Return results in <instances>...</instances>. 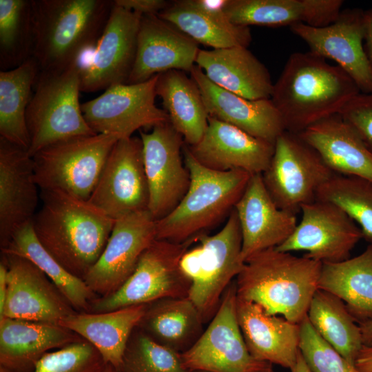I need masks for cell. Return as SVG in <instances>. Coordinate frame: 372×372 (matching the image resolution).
<instances>
[{"mask_svg":"<svg viewBox=\"0 0 372 372\" xmlns=\"http://www.w3.org/2000/svg\"><path fill=\"white\" fill-rule=\"evenodd\" d=\"M361 92L341 68L311 52H296L273 84L271 101L285 131L299 134L335 114Z\"/></svg>","mask_w":372,"mask_h":372,"instance_id":"cell-1","label":"cell"},{"mask_svg":"<svg viewBox=\"0 0 372 372\" xmlns=\"http://www.w3.org/2000/svg\"><path fill=\"white\" fill-rule=\"evenodd\" d=\"M41 191L42 206L32 220L34 231L68 272L83 280L103 252L114 220L87 200Z\"/></svg>","mask_w":372,"mask_h":372,"instance_id":"cell-2","label":"cell"},{"mask_svg":"<svg viewBox=\"0 0 372 372\" xmlns=\"http://www.w3.org/2000/svg\"><path fill=\"white\" fill-rule=\"evenodd\" d=\"M322 263L268 249L250 257L236 278L237 298L300 324L318 289Z\"/></svg>","mask_w":372,"mask_h":372,"instance_id":"cell-3","label":"cell"},{"mask_svg":"<svg viewBox=\"0 0 372 372\" xmlns=\"http://www.w3.org/2000/svg\"><path fill=\"white\" fill-rule=\"evenodd\" d=\"M32 56L40 72L62 71L78 64L99 41L114 3L110 0H31Z\"/></svg>","mask_w":372,"mask_h":372,"instance_id":"cell-4","label":"cell"},{"mask_svg":"<svg viewBox=\"0 0 372 372\" xmlns=\"http://www.w3.org/2000/svg\"><path fill=\"white\" fill-rule=\"evenodd\" d=\"M190 183L178 205L156 220V239L183 242L213 227L234 209L251 174L241 169L220 172L200 163L187 145L183 148Z\"/></svg>","mask_w":372,"mask_h":372,"instance_id":"cell-5","label":"cell"},{"mask_svg":"<svg viewBox=\"0 0 372 372\" xmlns=\"http://www.w3.org/2000/svg\"><path fill=\"white\" fill-rule=\"evenodd\" d=\"M198 245L182 256L180 265L191 282L188 298L200 312L205 323L216 314L222 297L242 271V234L234 209L220 231L214 235L201 233Z\"/></svg>","mask_w":372,"mask_h":372,"instance_id":"cell-6","label":"cell"},{"mask_svg":"<svg viewBox=\"0 0 372 372\" xmlns=\"http://www.w3.org/2000/svg\"><path fill=\"white\" fill-rule=\"evenodd\" d=\"M81 67L78 63L62 71L39 72L26 111L32 157L56 142L96 134L86 123L79 101Z\"/></svg>","mask_w":372,"mask_h":372,"instance_id":"cell-7","label":"cell"},{"mask_svg":"<svg viewBox=\"0 0 372 372\" xmlns=\"http://www.w3.org/2000/svg\"><path fill=\"white\" fill-rule=\"evenodd\" d=\"M119 139L99 134L61 141L41 149L32 156L39 188L87 200Z\"/></svg>","mask_w":372,"mask_h":372,"instance_id":"cell-8","label":"cell"},{"mask_svg":"<svg viewBox=\"0 0 372 372\" xmlns=\"http://www.w3.org/2000/svg\"><path fill=\"white\" fill-rule=\"evenodd\" d=\"M196 242V236L183 242L156 239L143 253L126 282L114 293L94 300L90 312L147 304L166 298H187L191 282L180 262Z\"/></svg>","mask_w":372,"mask_h":372,"instance_id":"cell-9","label":"cell"},{"mask_svg":"<svg viewBox=\"0 0 372 372\" xmlns=\"http://www.w3.org/2000/svg\"><path fill=\"white\" fill-rule=\"evenodd\" d=\"M334 174L311 147L285 131L262 176L277 207L296 215L303 205L316 199L319 188Z\"/></svg>","mask_w":372,"mask_h":372,"instance_id":"cell-10","label":"cell"},{"mask_svg":"<svg viewBox=\"0 0 372 372\" xmlns=\"http://www.w3.org/2000/svg\"><path fill=\"white\" fill-rule=\"evenodd\" d=\"M236 302L234 280L225 290L216 314L198 340L180 353L187 371L259 372L271 365L256 360L250 354L239 326Z\"/></svg>","mask_w":372,"mask_h":372,"instance_id":"cell-11","label":"cell"},{"mask_svg":"<svg viewBox=\"0 0 372 372\" xmlns=\"http://www.w3.org/2000/svg\"><path fill=\"white\" fill-rule=\"evenodd\" d=\"M158 74L135 84H116L97 98L81 104L84 118L96 133L120 139L132 136L141 128L169 122L165 110L155 104Z\"/></svg>","mask_w":372,"mask_h":372,"instance_id":"cell-12","label":"cell"},{"mask_svg":"<svg viewBox=\"0 0 372 372\" xmlns=\"http://www.w3.org/2000/svg\"><path fill=\"white\" fill-rule=\"evenodd\" d=\"M87 201L113 220L148 210L149 194L140 137L116 142Z\"/></svg>","mask_w":372,"mask_h":372,"instance_id":"cell-13","label":"cell"},{"mask_svg":"<svg viewBox=\"0 0 372 372\" xmlns=\"http://www.w3.org/2000/svg\"><path fill=\"white\" fill-rule=\"evenodd\" d=\"M147 180L148 210L156 220L169 214L188 190L190 177L183 159V137L169 122L139 130Z\"/></svg>","mask_w":372,"mask_h":372,"instance_id":"cell-14","label":"cell"},{"mask_svg":"<svg viewBox=\"0 0 372 372\" xmlns=\"http://www.w3.org/2000/svg\"><path fill=\"white\" fill-rule=\"evenodd\" d=\"M302 218L291 235L276 249L280 251H304V255L322 263L350 258L362 238L360 227L339 207L315 200L301 207Z\"/></svg>","mask_w":372,"mask_h":372,"instance_id":"cell-15","label":"cell"},{"mask_svg":"<svg viewBox=\"0 0 372 372\" xmlns=\"http://www.w3.org/2000/svg\"><path fill=\"white\" fill-rule=\"evenodd\" d=\"M156 239V220L149 210L114 220L103 252L83 280L99 297L114 293L132 274L141 255Z\"/></svg>","mask_w":372,"mask_h":372,"instance_id":"cell-16","label":"cell"},{"mask_svg":"<svg viewBox=\"0 0 372 372\" xmlns=\"http://www.w3.org/2000/svg\"><path fill=\"white\" fill-rule=\"evenodd\" d=\"M364 10H342L338 17L324 27L303 23L291 31L303 40L310 52L334 61L354 81L362 93H372V66L364 50Z\"/></svg>","mask_w":372,"mask_h":372,"instance_id":"cell-17","label":"cell"},{"mask_svg":"<svg viewBox=\"0 0 372 372\" xmlns=\"http://www.w3.org/2000/svg\"><path fill=\"white\" fill-rule=\"evenodd\" d=\"M142 16L114 3L90 63L81 67V92L127 83L136 58Z\"/></svg>","mask_w":372,"mask_h":372,"instance_id":"cell-18","label":"cell"},{"mask_svg":"<svg viewBox=\"0 0 372 372\" xmlns=\"http://www.w3.org/2000/svg\"><path fill=\"white\" fill-rule=\"evenodd\" d=\"M8 267L3 318L57 324L76 311L56 285L26 258L3 254Z\"/></svg>","mask_w":372,"mask_h":372,"instance_id":"cell-19","label":"cell"},{"mask_svg":"<svg viewBox=\"0 0 372 372\" xmlns=\"http://www.w3.org/2000/svg\"><path fill=\"white\" fill-rule=\"evenodd\" d=\"M199 44L158 15H143L134 63L126 84L145 82L172 70L190 72Z\"/></svg>","mask_w":372,"mask_h":372,"instance_id":"cell-20","label":"cell"},{"mask_svg":"<svg viewBox=\"0 0 372 372\" xmlns=\"http://www.w3.org/2000/svg\"><path fill=\"white\" fill-rule=\"evenodd\" d=\"M188 147L195 158L208 168L220 172L241 169L251 175L266 170L274 152L273 143L209 116L200 141Z\"/></svg>","mask_w":372,"mask_h":372,"instance_id":"cell-21","label":"cell"},{"mask_svg":"<svg viewBox=\"0 0 372 372\" xmlns=\"http://www.w3.org/2000/svg\"><path fill=\"white\" fill-rule=\"evenodd\" d=\"M242 234V258L245 262L262 251L285 242L297 226L296 216L275 204L262 174H252L234 207Z\"/></svg>","mask_w":372,"mask_h":372,"instance_id":"cell-22","label":"cell"},{"mask_svg":"<svg viewBox=\"0 0 372 372\" xmlns=\"http://www.w3.org/2000/svg\"><path fill=\"white\" fill-rule=\"evenodd\" d=\"M32 157L28 150L0 138V242L32 221L39 201Z\"/></svg>","mask_w":372,"mask_h":372,"instance_id":"cell-23","label":"cell"},{"mask_svg":"<svg viewBox=\"0 0 372 372\" xmlns=\"http://www.w3.org/2000/svg\"><path fill=\"white\" fill-rule=\"evenodd\" d=\"M189 73L200 89L209 116L273 144L285 131L281 116L271 99L250 100L223 89L196 65Z\"/></svg>","mask_w":372,"mask_h":372,"instance_id":"cell-24","label":"cell"},{"mask_svg":"<svg viewBox=\"0 0 372 372\" xmlns=\"http://www.w3.org/2000/svg\"><path fill=\"white\" fill-rule=\"evenodd\" d=\"M236 311L251 356L260 362L292 369L300 352V324L268 314L259 304L238 298Z\"/></svg>","mask_w":372,"mask_h":372,"instance_id":"cell-25","label":"cell"},{"mask_svg":"<svg viewBox=\"0 0 372 372\" xmlns=\"http://www.w3.org/2000/svg\"><path fill=\"white\" fill-rule=\"evenodd\" d=\"M81 340L57 324L3 318L0 320V372H33L45 353Z\"/></svg>","mask_w":372,"mask_h":372,"instance_id":"cell-26","label":"cell"},{"mask_svg":"<svg viewBox=\"0 0 372 372\" xmlns=\"http://www.w3.org/2000/svg\"><path fill=\"white\" fill-rule=\"evenodd\" d=\"M342 0H225L223 10L234 24L249 27L303 23L324 27L335 21Z\"/></svg>","mask_w":372,"mask_h":372,"instance_id":"cell-27","label":"cell"},{"mask_svg":"<svg viewBox=\"0 0 372 372\" xmlns=\"http://www.w3.org/2000/svg\"><path fill=\"white\" fill-rule=\"evenodd\" d=\"M225 0H177L169 2L158 16L198 44L222 49L248 47L249 27L234 24L224 10Z\"/></svg>","mask_w":372,"mask_h":372,"instance_id":"cell-28","label":"cell"},{"mask_svg":"<svg viewBox=\"0 0 372 372\" xmlns=\"http://www.w3.org/2000/svg\"><path fill=\"white\" fill-rule=\"evenodd\" d=\"M196 65L223 89L250 100L271 98L273 83L270 74L247 47L200 49Z\"/></svg>","mask_w":372,"mask_h":372,"instance_id":"cell-29","label":"cell"},{"mask_svg":"<svg viewBox=\"0 0 372 372\" xmlns=\"http://www.w3.org/2000/svg\"><path fill=\"white\" fill-rule=\"evenodd\" d=\"M297 135L335 174L372 182V152L340 114L324 119Z\"/></svg>","mask_w":372,"mask_h":372,"instance_id":"cell-30","label":"cell"},{"mask_svg":"<svg viewBox=\"0 0 372 372\" xmlns=\"http://www.w3.org/2000/svg\"><path fill=\"white\" fill-rule=\"evenodd\" d=\"M146 304L101 313L76 312L59 322L89 342L105 362L117 371L129 339L145 313Z\"/></svg>","mask_w":372,"mask_h":372,"instance_id":"cell-31","label":"cell"},{"mask_svg":"<svg viewBox=\"0 0 372 372\" xmlns=\"http://www.w3.org/2000/svg\"><path fill=\"white\" fill-rule=\"evenodd\" d=\"M204 324L188 298H166L147 304L137 327L156 342L182 353L198 340Z\"/></svg>","mask_w":372,"mask_h":372,"instance_id":"cell-32","label":"cell"},{"mask_svg":"<svg viewBox=\"0 0 372 372\" xmlns=\"http://www.w3.org/2000/svg\"><path fill=\"white\" fill-rule=\"evenodd\" d=\"M169 123L189 146L202 138L209 114L199 87L184 71L172 70L158 74L156 87Z\"/></svg>","mask_w":372,"mask_h":372,"instance_id":"cell-33","label":"cell"},{"mask_svg":"<svg viewBox=\"0 0 372 372\" xmlns=\"http://www.w3.org/2000/svg\"><path fill=\"white\" fill-rule=\"evenodd\" d=\"M318 289L337 296L358 324L372 319V244L360 255L322 263Z\"/></svg>","mask_w":372,"mask_h":372,"instance_id":"cell-34","label":"cell"},{"mask_svg":"<svg viewBox=\"0 0 372 372\" xmlns=\"http://www.w3.org/2000/svg\"><path fill=\"white\" fill-rule=\"evenodd\" d=\"M1 249L3 254L20 256L32 262L78 312H90L93 301L99 297L83 279L68 272L43 247L34 231L32 221L18 229Z\"/></svg>","mask_w":372,"mask_h":372,"instance_id":"cell-35","label":"cell"},{"mask_svg":"<svg viewBox=\"0 0 372 372\" xmlns=\"http://www.w3.org/2000/svg\"><path fill=\"white\" fill-rule=\"evenodd\" d=\"M39 72L32 56L14 69L0 71V138L26 150L30 147L26 111Z\"/></svg>","mask_w":372,"mask_h":372,"instance_id":"cell-36","label":"cell"},{"mask_svg":"<svg viewBox=\"0 0 372 372\" xmlns=\"http://www.w3.org/2000/svg\"><path fill=\"white\" fill-rule=\"evenodd\" d=\"M307 317L325 341L355 364L363 347L361 329L342 300L318 289L311 301Z\"/></svg>","mask_w":372,"mask_h":372,"instance_id":"cell-37","label":"cell"},{"mask_svg":"<svg viewBox=\"0 0 372 372\" xmlns=\"http://www.w3.org/2000/svg\"><path fill=\"white\" fill-rule=\"evenodd\" d=\"M31 0H0V68L14 69L32 57Z\"/></svg>","mask_w":372,"mask_h":372,"instance_id":"cell-38","label":"cell"},{"mask_svg":"<svg viewBox=\"0 0 372 372\" xmlns=\"http://www.w3.org/2000/svg\"><path fill=\"white\" fill-rule=\"evenodd\" d=\"M316 200L331 203L342 209L372 244V182L364 178L335 174L318 189Z\"/></svg>","mask_w":372,"mask_h":372,"instance_id":"cell-39","label":"cell"},{"mask_svg":"<svg viewBox=\"0 0 372 372\" xmlns=\"http://www.w3.org/2000/svg\"><path fill=\"white\" fill-rule=\"evenodd\" d=\"M180 353L154 341L138 327L133 331L117 372H188Z\"/></svg>","mask_w":372,"mask_h":372,"instance_id":"cell-40","label":"cell"},{"mask_svg":"<svg viewBox=\"0 0 372 372\" xmlns=\"http://www.w3.org/2000/svg\"><path fill=\"white\" fill-rule=\"evenodd\" d=\"M107 364L84 339L45 353L33 372H105Z\"/></svg>","mask_w":372,"mask_h":372,"instance_id":"cell-41","label":"cell"},{"mask_svg":"<svg viewBox=\"0 0 372 372\" xmlns=\"http://www.w3.org/2000/svg\"><path fill=\"white\" fill-rule=\"evenodd\" d=\"M299 350L311 372H361L318 333L307 317L300 323Z\"/></svg>","mask_w":372,"mask_h":372,"instance_id":"cell-42","label":"cell"},{"mask_svg":"<svg viewBox=\"0 0 372 372\" xmlns=\"http://www.w3.org/2000/svg\"><path fill=\"white\" fill-rule=\"evenodd\" d=\"M339 114L355 130L372 152V93L357 94Z\"/></svg>","mask_w":372,"mask_h":372,"instance_id":"cell-43","label":"cell"},{"mask_svg":"<svg viewBox=\"0 0 372 372\" xmlns=\"http://www.w3.org/2000/svg\"><path fill=\"white\" fill-rule=\"evenodd\" d=\"M114 3L141 15H158L169 2L165 0H114Z\"/></svg>","mask_w":372,"mask_h":372,"instance_id":"cell-44","label":"cell"},{"mask_svg":"<svg viewBox=\"0 0 372 372\" xmlns=\"http://www.w3.org/2000/svg\"><path fill=\"white\" fill-rule=\"evenodd\" d=\"M364 50L372 66V8L364 10Z\"/></svg>","mask_w":372,"mask_h":372,"instance_id":"cell-45","label":"cell"},{"mask_svg":"<svg viewBox=\"0 0 372 372\" xmlns=\"http://www.w3.org/2000/svg\"><path fill=\"white\" fill-rule=\"evenodd\" d=\"M355 365L361 372H372V345H363L355 360Z\"/></svg>","mask_w":372,"mask_h":372,"instance_id":"cell-46","label":"cell"},{"mask_svg":"<svg viewBox=\"0 0 372 372\" xmlns=\"http://www.w3.org/2000/svg\"><path fill=\"white\" fill-rule=\"evenodd\" d=\"M7 275L8 267L3 258L0 262V316L3 313L6 300L8 288Z\"/></svg>","mask_w":372,"mask_h":372,"instance_id":"cell-47","label":"cell"},{"mask_svg":"<svg viewBox=\"0 0 372 372\" xmlns=\"http://www.w3.org/2000/svg\"><path fill=\"white\" fill-rule=\"evenodd\" d=\"M360 327L362 333L363 345H372V319L362 322Z\"/></svg>","mask_w":372,"mask_h":372,"instance_id":"cell-48","label":"cell"},{"mask_svg":"<svg viewBox=\"0 0 372 372\" xmlns=\"http://www.w3.org/2000/svg\"><path fill=\"white\" fill-rule=\"evenodd\" d=\"M291 372H311L299 352L295 365L290 369Z\"/></svg>","mask_w":372,"mask_h":372,"instance_id":"cell-49","label":"cell"},{"mask_svg":"<svg viewBox=\"0 0 372 372\" xmlns=\"http://www.w3.org/2000/svg\"><path fill=\"white\" fill-rule=\"evenodd\" d=\"M105 372H117V371L111 364H107Z\"/></svg>","mask_w":372,"mask_h":372,"instance_id":"cell-50","label":"cell"},{"mask_svg":"<svg viewBox=\"0 0 372 372\" xmlns=\"http://www.w3.org/2000/svg\"><path fill=\"white\" fill-rule=\"evenodd\" d=\"M259 372H274V371L272 369V364L267 367L266 369L259 371Z\"/></svg>","mask_w":372,"mask_h":372,"instance_id":"cell-51","label":"cell"},{"mask_svg":"<svg viewBox=\"0 0 372 372\" xmlns=\"http://www.w3.org/2000/svg\"><path fill=\"white\" fill-rule=\"evenodd\" d=\"M188 372H210V371H204V370H193V371H189Z\"/></svg>","mask_w":372,"mask_h":372,"instance_id":"cell-52","label":"cell"}]
</instances>
